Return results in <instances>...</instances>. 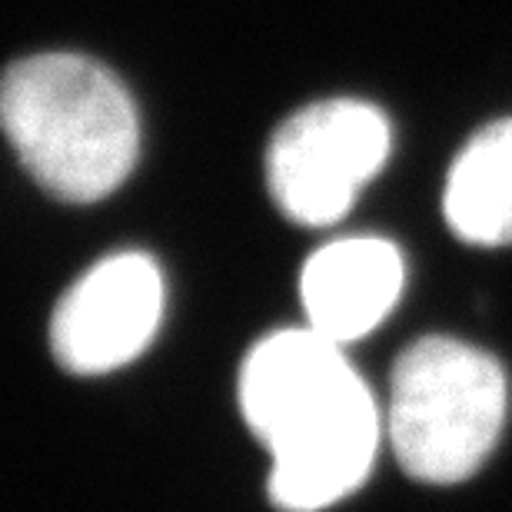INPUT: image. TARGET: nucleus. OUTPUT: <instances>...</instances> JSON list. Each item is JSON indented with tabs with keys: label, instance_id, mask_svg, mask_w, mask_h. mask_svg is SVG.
I'll use <instances>...</instances> for the list:
<instances>
[{
	"label": "nucleus",
	"instance_id": "423d86ee",
	"mask_svg": "<svg viewBox=\"0 0 512 512\" xmlns=\"http://www.w3.org/2000/svg\"><path fill=\"white\" fill-rule=\"evenodd\" d=\"M406 266L389 240L350 237L316 250L303 266V310L316 333L340 346L373 333L403 293Z\"/></svg>",
	"mask_w": 512,
	"mask_h": 512
},
{
	"label": "nucleus",
	"instance_id": "f257e3e1",
	"mask_svg": "<svg viewBox=\"0 0 512 512\" xmlns=\"http://www.w3.org/2000/svg\"><path fill=\"white\" fill-rule=\"evenodd\" d=\"M240 409L270 449V499L283 512H316L356 493L380 446L373 393L330 336L280 330L250 350Z\"/></svg>",
	"mask_w": 512,
	"mask_h": 512
},
{
	"label": "nucleus",
	"instance_id": "0eeeda50",
	"mask_svg": "<svg viewBox=\"0 0 512 512\" xmlns=\"http://www.w3.org/2000/svg\"><path fill=\"white\" fill-rule=\"evenodd\" d=\"M449 230L473 247L512 243V117L479 130L446 177Z\"/></svg>",
	"mask_w": 512,
	"mask_h": 512
},
{
	"label": "nucleus",
	"instance_id": "20e7f679",
	"mask_svg": "<svg viewBox=\"0 0 512 512\" xmlns=\"http://www.w3.org/2000/svg\"><path fill=\"white\" fill-rule=\"evenodd\" d=\"M389 157V124L363 100H323L273 133L266 177L273 200L303 227L336 223Z\"/></svg>",
	"mask_w": 512,
	"mask_h": 512
},
{
	"label": "nucleus",
	"instance_id": "39448f33",
	"mask_svg": "<svg viewBox=\"0 0 512 512\" xmlns=\"http://www.w3.org/2000/svg\"><path fill=\"white\" fill-rule=\"evenodd\" d=\"M163 300V273L147 253L107 256L60 300L50 320L54 356L80 376L120 370L157 336Z\"/></svg>",
	"mask_w": 512,
	"mask_h": 512
},
{
	"label": "nucleus",
	"instance_id": "f03ea898",
	"mask_svg": "<svg viewBox=\"0 0 512 512\" xmlns=\"http://www.w3.org/2000/svg\"><path fill=\"white\" fill-rule=\"evenodd\" d=\"M0 110L20 163L60 200L107 197L137 163V107L127 87L87 57L17 60L4 77Z\"/></svg>",
	"mask_w": 512,
	"mask_h": 512
},
{
	"label": "nucleus",
	"instance_id": "7ed1b4c3",
	"mask_svg": "<svg viewBox=\"0 0 512 512\" xmlns=\"http://www.w3.org/2000/svg\"><path fill=\"white\" fill-rule=\"evenodd\" d=\"M509 386L493 356L449 336L416 340L389 380V439L419 483L453 486L486 463L506 423Z\"/></svg>",
	"mask_w": 512,
	"mask_h": 512
}]
</instances>
